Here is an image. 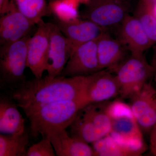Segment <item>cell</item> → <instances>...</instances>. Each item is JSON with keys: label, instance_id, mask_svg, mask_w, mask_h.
Segmentation results:
<instances>
[{"label": "cell", "instance_id": "obj_1", "mask_svg": "<svg viewBox=\"0 0 156 156\" xmlns=\"http://www.w3.org/2000/svg\"><path fill=\"white\" fill-rule=\"evenodd\" d=\"M89 76L50 78L47 76L35 78L26 81L5 94L11 98L26 115L38 108L56 101H85V89Z\"/></svg>", "mask_w": 156, "mask_h": 156}, {"label": "cell", "instance_id": "obj_2", "mask_svg": "<svg viewBox=\"0 0 156 156\" xmlns=\"http://www.w3.org/2000/svg\"><path fill=\"white\" fill-rule=\"evenodd\" d=\"M84 100H66L48 104L26 115L30 124L32 135L44 136L49 131L66 129L80 109L86 105Z\"/></svg>", "mask_w": 156, "mask_h": 156}, {"label": "cell", "instance_id": "obj_3", "mask_svg": "<svg viewBox=\"0 0 156 156\" xmlns=\"http://www.w3.org/2000/svg\"><path fill=\"white\" fill-rule=\"evenodd\" d=\"M106 101L87 104L79 110L69 127L70 135L92 144L111 131Z\"/></svg>", "mask_w": 156, "mask_h": 156}, {"label": "cell", "instance_id": "obj_4", "mask_svg": "<svg viewBox=\"0 0 156 156\" xmlns=\"http://www.w3.org/2000/svg\"><path fill=\"white\" fill-rule=\"evenodd\" d=\"M30 35L19 41L1 46L0 88L5 92L16 89L26 81L27 47Z\"/></svg>", "mask_w": 156, "mask_h": 156}, {"label": "cell", "instance_id": "obj_5", "mask_svg": "<svg viewBox=\"0 0 156 156\" xmlns=\"http://www.w3.org/2000/svg\"><path fill=\"white\" fill-rule=\"evenodd\" d=\"M106 109L111 121L110 135L126 145L146 151L142 131L129 105L116 100L108 103Z\"/></svg>", "mask_w": 156, "mask_h": 156}, {"label": "cell", "instance_id": "obj_6", "mask_svg": "<svg viewBox=\"0 0 156 156\" xmlns=\"http://www.w3.org/2000/svg\"><path fill=\"white\" fill-rule=\"evenodd\" d=\"M113 70L119 83L120 95L123 99H129L139 92L154 74L153 66L144 54H131Z\"/></svg>", "mask_w": 156, "mask_h": 156}, {"label": "cell", "instance_id": "obj_7", "mask_svg": "<svg viewBox=\"0 0 156 156\" xmlns=\"http://www.w3.org/2000/svg\"><path fill=\"white\" fill-rule=\"evenodd\" d=\"M81 14L83 19L90 20L104 29L121 24L128 11L123 1L91 0Z\"/></svg>", "mask_w": 156, "mask_h": 156}, {"label": "cell", "instance_id": "obj_8", "mask_svg": "<svg viewBox=\"0 0 156 156\" xmlns=\"http://www.w3.org/2000/svg\"><path fill=\"white\" fill-rule=\"evenodd\" d=\"M49 28V48L45 69L50 78L60 76L72 53L69 41L55 23H48Z\"/></svg>", "mask_w": 156, "mask_h": 156}, {"label": "cell", "instance_id": "obj_9", "mask_svg": "<svg viewBox=\"0 0 156 156\" xmlns=\"http://www.w3.org/2000/svg\"><path fill=\"white\" fill-rule=\"evenodd\" d=\"M129 99V105L141 131L150 133L156 126V88L147 82Z\"/></svg>", "mask_w": 156, "mask_h": 156}, {"label": "cell", "instance_id": "obj_10", "mask_svg": "<svg viewBox=\"0 0 156 156\" xmlns=\"http://www.w3.org/2000/svg\"><path fill=\"white\" fill-rule=\"evenodd\" d=\"M97 40L79 46L70 56L60 76H85L100 71L98 58Z\"/></svg>", "mask_w": 156, "mask_h": 156}, {"label": "cell", "instance_id": "obj_11", "mask_svg": "<svg viewBox=\"0 0 156 156\" xmlns=\"http://www.w3.org/2000/svg\"><path fill=\"white\" fill-rule=\"evenodd\" d=\"M36 31L27 44V67L35 78H41L45 71L46 57L49 45V28L48 23L41 19L37 23Z\"/></svg>", "mask_w": 156, "mask_h": 156}, {"label": "cell", "instance_id": "obj_12", "mask_svg": "<svg viewBox=\"0 0 156 156\" xmlns=\"http://www.w3.org/2000/svg\"><path fill=\"white\" fill-rule=\"evenodd\" d=\"M118 79L106 69L101 70L89 76L85 91L86 104L107 101L120 95Z\"/></svg>", "mask_w": 156, "mask_h": 156}, {"label": "cell", "instance_id": "obj_13", "mask_svg": "<svg viewBox=\"0 0 156 156\" xmlns=\"http://www.w3.org/2000/svg\"><path fill=\"white\" fill-rule=\"evenodd\" d=\"M35 25L34 23L17 9L14 0H12L10 11L1 16V46L14 43L28 35Z\"/></svg>", "mask_w": 156, "mask_h": 156}, {"label": "cell", "instance_id": "obj_14", "mask_svg": "<svg viewBox=\"0 0 156 156\" xmlns=\"http://www.w3.org/2000/svg\"><path fill=\"white\" fill-rule=\"evenodd\" d=\"M56 22L55 23L69 41L72 53L79 46L97 40L106 32L105 29L88 20L78 18L69 22H63L56 18Z\"/></svg>", "mask_w": 156, "mask_h": 156}, {"label": "cell", "instance_id": "obj_15", "mask_svg": "<svg viewBox=\"0 0 156 156\" xmlns=\"http://www.w3.org/2000/svg\"><path fill=\"white\" fill-rule=\"evenodd\" d=\"M119 40L132 55H142L153 43L138 20L128 15L120 24Z\"/></svg>", "mask_w": 156, "mask_h": 156}, {"label": "cell", "instance_id": "obj_16", "mask_svg": "<svg viewBox=\"0 0 156 156\" xmlns=\"http://www.w3.org/2000/svg\"><path fill=\"white\" fill-rule=\"evenodd\" d=\"M47 136L52 143L58 156H93L94 150L89 143L78 137L69 135L66 129L49 131Z\"/></svg>", "mask_w": 156, "mask_h": 156}, {"label": "cell", "instance_id": "obj_17", "mask_svg": "<svg viewBox=\"0 0 156 156\" xmlns=\"http://www.w3.org/2000/svg\"><path fill=\"white\" fill-rule=\"evenodd\" d=\"M126 48L119 40L112 37L106 32L97 41L99 69L113 70L122 60Z\"/></svg>", "mask_w": 156, "mask_h": 156}, {"label": "cell", "instance_id": "obj_18", "mask_svg": "<svg viewBox=\"0 0 156 156\" xmlns=\"http://www.w3.org/2000/svg\"><path fill=\"white\" fill-rule=\"evenodd\" d=\"M16 102L6 94L0 98V133L13 134L25 131V119Z\"/></svg>", "mask_w": 156, "mask_h": 156}, {"label": "cell", "instance_id": "obj_19", "mask_svg": "<svg viewBox=\"0 0 156 156\" xmlns=\"http://www.w3.org/2000/svg\"><path fill=\"white\" fill-rule=\"evenodd\" d=\"M91 144L96 156H138L146 151L126 145L109 134Z\"/></svg>", "mask_w": 156, "mask_h": 156}, {"label": "cell", "instance_id": "obj_20", "mask_svg": "<svg viewBox=\"0 0 156 156\" xmlns=\"http://www.w3.org/2000/svg\"><path fill=\"white\" fill-rule=\"evenodd\" d=\"M30 137L26 131L0 134V156H27Z\"/></svg>", "mask_w": 156, "mask_h": 156}, {"label": "cell", "instance_id": "obj_21", "mask_svg": "<svg viewBox=\"0 0 156 156\" xmlns=\"http://www.w3.org/2000/svg\"><path fill=\"white\" fill-rule=\"evenodd\" d=\"M152 0H140L134 17L142 24L153 44L156 43V17L153 12Z\"/></svg>", "mask_w": 156, "mask_h": 156}, {"label": "cell", "instance_id": "obj_22", "mask_svg": "<svg viewBox=\"0 0 156 156\" xmlns=\"http://www.w3.org/2000/svg\"><path fill=\"white\" fill-rule=\"evenodd\" d=\"M17 9L35 24L50 13L46 0H14Z\"/></svg>", "mask_w": 156, "mask_h": 156}, {"label": "cell", "instance_id": "obj_23", "mask_svg": "<svg viewBox=\"0 0 156 156\" xmlns=\"http://www.w3.org/2000/svg\"><path fill=\"white\" fill-rule=\"evenodd\" d=\"M79 5L76 0H51L48 7L56 19L69 22L79 18Z\"/></svg>", "mask_w": 156, "mask_h": 156}, {"label": "cell", "instance_id": "obj_24", "mask_svg": "<svg viewBox=\"0 0 156 156\" xmlns=\"http://www.w3.org/2000/svg\"><path fill=\"white\" fill-rule=\"evenodd\" d=\"M56 152L53 144L47 136L29 147L27 156H55Z\"/></svg>", "mask_w": 156, "mask_h": 156}, {"label": "cell", "instance_id": "obj_25", "mask_svg": "<svg viewBox=\"0 0 156 156\" xmlns=\"http://www.w3.org/2000/svg\"><path fill=\"white\" fill-rule=\"evenodd\" d=\"M150 148L151 153L156 156V126L150 132Z\"/></svg>", "mask_w": 156, "mask_h": 156}, {"label": "cell", "instance_id": "obj_26", "mask_svg": "<svg viewBox=\"0 0 156 156\" xmlns=\"http://www.w3.org/2000/svg\"><path fill=\"white\" fill-rule=\"evenodd\" d=\"M12 0H0V14L1 16L7 14L10 11Z\"/></svg>", "mask_w": 156, "mask_h": 156}, {"label": "cell", "instance_id": "obj_27", "mask_svg": "<svg viewBox=\"0 0 156 156\" xmlns=\"http://www.w3.org/2000/svg\"><path fill=\"white\" fill-rule=\"evenodd\" d=\"M79 4H84L87 5L91 0H76Z\"/></svg>", "mask_w": 156, "mask_h": 156}, {"label": "cell", "instance_id": "obj_28", "mask_svg": "<svg viewBox=\"0 0 156 156\" xmlns=\"http://www.w3.org/2000/svg\"><path fill=\"white\" fill-rule=\"evenodd\" d=\"M156 63V46L154 48L153 58L152 64Z\"/></svg>", "mask_w": 156, "mask_h": 156}, {"label": "cell", "instance_id": "obj_29", "mask_svg": "<svg viewBox=\"0 0 156 156\" xmlns=\"http://www.w3.org/2000/svg\"><path fill=\"white\" fill-rule=\"evenodd\" d=\"M152 65L153 66L154 69V80L156 82V63L155 64H152Z\"/></svg>", "mask_w": 156, "mask_h": 156}, {"label": "cell", "instance_id": "obj_30", "mask_svg": "<svg viewBox=\"0 0 156 156\" xmlns=\"http://www.w3.org/2000/svg\"><path fill=\"white\" fill-rule=\"evenodd\" d=\"M153 12L155 16L156 17V2L153 5Z\"/></svg>", "mask_w": 156, "mask_h": 156}, {"label": "cell", "instance_id": "obj_31", "mask_svg": "<svg viewBox=\"0 0 156 156\" xmlns=\"http://www.w3.org/2000/svg\"><path fill=\"white\" fill-rule=\"evenodd\" d=\"M116 1H123V0H116Z\"/></svg>", "mask_w": 156, "mask_h": 156}, {"label": "cell", "instance_id": "obj_32", "mask_svg": "<svg viewBox=\"0 0 156 156\" xmlns=\"http://www.w3.org/2000/svg\"><path fill=\"white\" fill-rule=\"evenodd\" d=\"M50 1H51V0H50Z\"/></svg>", "mask_w": 156, "mask_h": 156}]
</instances>
